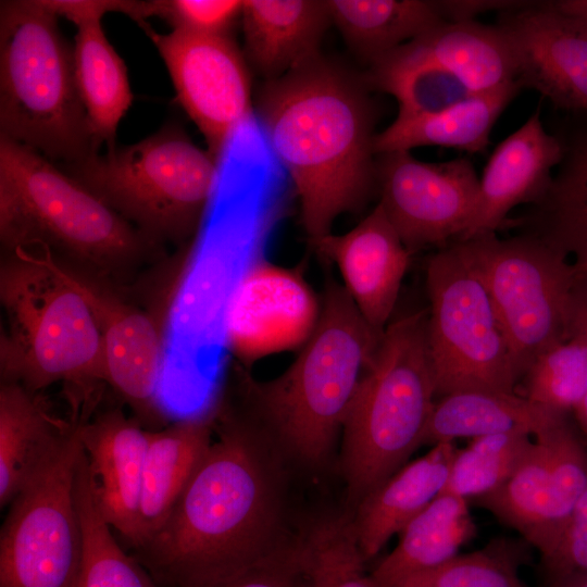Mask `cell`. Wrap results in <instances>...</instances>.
<instances>
[{
	"instance_id": "obj_28",
	"label": "cell",
	"mask_w": 587,
	"mask_h": 587,
	"mask_svg": "<svg viewBox=\"0 0 587 587\" xmlns=\"http://www.w3.org/2000/svg\"><path fill=\"white\" fill-rule=\"evenodd\" d=\"M521 89L519 83H513L491 92L471 95L434 114L395 118L375 135L374 153L410 151L424 146L483 152L496 121Z\"/></svg>"
},
{
	"instance_id": "obj_22",
	"label": "cell",
	"mask_w": 587,
	"mask_h": 587,
	"mask_svg": "<svg viewBox=\"0 0 587 587\" xmlns=\"http://www.w3.org/2000/svg\"><path fill=\"white\" fill-rule=\"evenodd\" d=\"M79 422L61 419L42 392L18 384H0V507L57 455Z\"/></svg>"
},
{
	"instance_id": "obj_19",
	"label": "cell",
	"mask_w": 587,
	"mask_h": 587,
	"mask_svg": "<svg viewBox=\"0 0 587 587\" xmlns=\"http://www.w3.org/2000/svg\"><path fill=\"white\" fill-rule=\"evenodd\" d=\"M79 436L99 509L111 527L135 549L149 430L136 417H127L120 407H98L87 421L80 422Z\"/></svg>"
},
{
	"instance_id": "obj_43",
	"label": "cell",
	"mask_w": 587,
	"mask_h": 587,
	"mask_svg": "<svg viewBox=\"0 0 587 587\" xmlns=\"http://www.w3.org/2000/svg\"><path fill=\"white\" fill-rule=\"evenodd\" d=\"M554 10L587 30V0L550 1Z\"/></svg>"
},
{
	"instance_id": "obj_11",
	"label": "cell",
	"mask_w": 587,
	"mask_h": 587,
	"mask_svg": "<svg viewBox=\"0 0 587 587\" xmlns=\"http://www.w3.org/2000/svg\"><path fill=\"white\" fill-rule=\"evenodd\" d=\"M79 424L9 504L0 533V587H76L83 555L75 492Z\"/></svg>"
},
{
	"instance_id": "obj_13",
	"label": "cell",
	"mask_w": 587,
	"mask_h": 587,
	"mask_svg": "<svg viewBox=\"0 0 587 587\" xmlns=\"http://www.w3.org/2000/svg\"><path fill=\"white\" fill-rule=\"evenodd\" d=\"M173 83L176 101L218 161L238 127L252 112L250 67L232 35L167 34L140 24Z\"/></svg>"
},
{
	"instance_id": "obj_42",
	"label": "cell",
	"mask_w": 587,
	"mask_h": 587,
	"mask_svg": "<svg viewBox=\"0 0 587 587\" xmlns=\"http://www.w3.org/2000/svg\"><path fill=\"white\" fill-rule=\"evenodd\" d=\"M571 337H578L587 341V271L576 272L572 295Z\"/></svg>"
},
{
	"instance_id": "obj_26",
	"label": "cell",
	"mask_w": 587,
	"mask_h": 587,
	"mask_svg": "<svg viewBox=\"0 0 587 587\" xmlns=\"http://www.w3.org/2000/svg\"><path fill=\"white\" fill-rule=\"evenodd\" d=\"M504 228L519 229L562 253L576 272L587 271V134L564 151L546 195Z\"/></svg>"
},
{
	"instance_id": "obj_15",
	"label": "cell",
	"mask_w": 587,
	"mask_h": 587,
	"mask_svg": "<svg viewBox=\"0 0 587 587\" xmlns=\"http://www.w3.org/2000/svg\"><path fill=\"white\" fill-rule=\"evenodd\" d=\"M321 301L302 267H285L266 258L242 278L228 307L225 342L228 355L249 369L254 362L301 349L312 336Z\"/></svg>"
},
{
	"instance_id": "obj_32",
	"label": "cell",
	"mask_w": 587,
	"mask_h": 587,
	"mask_svg": "<svg viewBox=\"0 0 587 587\" xmlns=\"http://www.w3.org/2000/svg\"><path fill=\"white\" fill-rule=\"evenodd\" d=\"M366 83L395 97L396 118L434 114L473 95L410 41L371 63Z\"/></svg>"
},
{
	"instance_id": "obj_8",
	"label": "cell",
	"mask_w": 587,
	"mask_h": 587,
	"mask_svg": "<svg viewBox=\"0 0 587 587\" xmlns=\"http://www.w3.org/2000/svg\"><path fill=\"white\" fill-rule=\"evenodd\" d=\"M60 167L162 247L198 235L213 201L218 160L168 121L137 142Z\"/></svg>"
},
{
	"instance_id": "obj_2",
	"label": "cell",
	"mask_w": 587,
	"mask_h": 587,
	"mask_svg": "<svg viewBox=\"0 0 587 587\" xmlns=\"http://www.w3.org/2000/svg\"><path fill=\"white\" fill-rule=\"evenodd\" d=\"M267 142L299 197L312 243L376 186L375 114L364 85L317 54L265 80L255 100Z\"/></svg>"
},
{
	"instance_id": "obj_34",
	"label": "cell",
	"mask_w": 587,
	"mask_h": 587,
	"mask_svg": "<svg viewBox=\"0 0 587 587\" xmlns=\"http://www.w3.org/2000/svg\"><path fill=\"white\" fill-rule=\"evenodd\" d=\"M532 546L523 538L496 537L482 549L411 574L391 587H527L519 571Z\"/></svg>"
},
{
	"instance_id": "obj_31",
	"label": "cell",
	"mask_w": 587,
	"mask_h": 587,
	"mask_svg": "<svg viewBox=\"0 0 587 587\" xmlns=\"http://www.w3.org/2000/svg\"><path fill=\"white\" fill-rule=\"evenodd\" d=\"M327 4L345 41L369 64L446 22L436 1L328 0Z\"/></svg>"
},
{
	"instance_id": "obj_21",
	"label": "cell",
	"mask_w": 587,
	"mask_h": 587,
	"mask_svg": "<svg viewBox=\"0 0 587 587\" xmlns=\"http://www.w3.org/2000/svg\"><path fill=\"white\" fill-rule=\"evenodd\" d=\"M59 16L76 26L73 62L76 85L92 133L100 146H116L121 120L133 93L127 67L105 36L102 16L121 12L123 1L47 0Z\"/></svg>"
},
{
	"instance_id": "obj_38",
	"label": "cell",
	"mask_w": 587,
	"mask_h": 587,
	"mask_svg": "<svg viewBox=\"0 0 587 587\" xmlns=\"http://www.w3.org/2000/svg\"><path fill=\"white\" fill-rule=\"evenodd\" d=\"M242 1L238 0H153L143 1L145 18L159 16L172 29L199 35H230L241 18Z\"/></svg>"
},
{
	"instance_id": "obj_17",
	"label": "cell",
	"mask_w": 587,
	"mask_h": 587,
	"mask_svg": "<svg viewBox=\"0 0 587 587\" xmlns=\"http://www.w3.org/2000/svg\"><path fill=\"white\" fill-rule=\"evenodd\" d=\"M497 25L512 47L516 82L557 108L587 110V30L550 1L501 11Z\"/></svg>"
},
{
	"instance_id": "obj_14",
	"label": "cell",
	"mask_w": 587,
	"mask_h": 587,
	"mask_svg": "<svg viewBox=\"0 0 587 587\" xmlns=\"http://www.w3.org/2000/svg\"><path fill=\"white\" fill-rule=\"evenodd\" d=\"M375 170L379 203L410 252L444 248L469 229L479 178L467 158L429 163L394 151L378 154Z\"/></svg>"
},
{
	"instance_id": "obj_23",
	"label": "cell",
	"mask_w": 587,
	"mask_h": 587,
	"mask_svg": "<svg viewBox=\"0 0 587 587\" xmlns=\"http://www.w3.org/2000/svg\"><path fill=\"white\" fill-rule=\"evenodd\" d=\"M457 448L432 446L371 490L350 512L359 549L367 562L441 492Z\"/></svg>"
},
{
	"instance_id": "obj_25",
	"label": "cell",
	"mask_w": 587,
	"mask_h": 587,
	"mask_svg": "<svg viewBox=\"0 0 587 587\" xmlns=\"http://www.w3.org/2000/svg\"><path fill=\"white\" fill-rule=\"evenodd\" d=\"M213 438L211 409L149 430L138 503V544L166 521Z\"/></svg>"
},
{
	"instance_id": "obj_3",
	"label": "cell",
	"mask_w": 587,
	"mask_h": 587,
	"mask_svg": "<svg viewBox=\"0 0 587 587\" xmlns=\"http://www.w3.org/2000/svg\"><path fill=\"white\" fill-rule=\"evenodd\" d=\"M382 334L332 279L312 336L282 374L259 380L233 360L223 385L302 476L316 477L337 464L348 408Z\"/></svg>"
},
{
	"instance_id": "obj_27",
	"label": "cell",
	"mask_w": 587,
	"mask_h": 587,
	"mask_svg": "<svg viewBox=\"0 0 587 587\" xmlns=\"http://www.w3.org/2000/svg\"><path fill=\"white\" fill-rule=\"evenodd\" d=\"M410 42L473 95L517 83L512 47L497 24L441 22Z\"/></svg>"
},
{
	"instance_id": "obj_18",
	"label": "cell",
	"mask_w": 587,
	"mask_h": 587,
	"mask_svg": "<svg viewBox=\"0 0 587 587\" xmlns=\"http://www.w3.org/2000/svg\"><path fill=\"white\" fill-rule=\"evenodd\" d=\"M312 246L337 266L341 285L357 309L382 334L395 310L411 253L382 204L378 202L349 232L330 233Z\"/></svg>"
},
{
	"instance_id": "obj_4",
	"label": "cell",
	"mask_w": 587,
	"mask_h": 587,
	"mask_svg": "<svg viewBox=\"0 0 587 587\" xmlns=\"http://www.w3.org/2000/svg\"><path fill=\"white\" fill-rule=\"evenodd\" d=\"M3 253L1 382L35 392L60 383L70 417L85 422L108 385L97 314L74 274L48 252Z\"/></svg>"
},
{
	"instance_id": "obj_9",
	"label": "cell",
	"mask_w": 587,
	"mask_h": 587,
	"mask_svg": "<svg viewBox=\"0 0 587 587\" xmlns=\"http://www.w3.org/2000/svg\"><path fill=\"white\" fill-rule=\"evenodd\" d=\"M480 276L521 380L534 360L570 338L576 271L562 253L517 234L453 240Z\"/></svg>"
},
{
	"instance_id": "obj_44",
	"label": "cell",
	"mask_w": 587,
	"mask_h": 587,
	"mask_svg": "<svg viewBox=\"0 0 587 587\" xmlns=\"http://www.w3.org/2000/svg\"><path fill=\"white\" fill-rule=\"evenodd\" d=\"M580 430L587 437V392L573 410Z\"/></svg>"
},
{
	"instance_id": "obj_16",
	"label": "cell",
	"mask_w": 587,
	"mask_h": 587,
	"mask_svg": "<svg viewBox=\"0 0 587 587\" xmlns=\"http://www.w3.org/2000/svg\"><path fill=\"white\" fill-rule=\"evenodd\" d=\"M71 272L101 326L107 384L141 424L160 420L165 414L161 404L164 319L126 301L116 286Z\"/></svg>"
},
{
	"instance_id": "obj_39",
	"label": "cell",
	"mask_w": 587,
	"mask_h": 587,
	"mask_svg": "<svg viewBox=\"0 0 587 587\" xmlns=\"http://www.w3.org/2000/svg\"><path fill=\"white\" fill-rule=\"evenodd\" d=\"M541 562L550 585L587 572V489Z\"/></svg>"
},
{
	"instance_id": "obj_35",
	"label": "cell",
	"mask_w": 587,
	"mask_h": 587,
	"mask_svg": "<svg viewBox=\"0 0 587 587\" xmlns=\"http://www.w3.org/2000/svg\"><path fill=\"white\" fill-rule=\"evenodd\" d=\"M313 587H378L357 544L350 512L326 510L312 516L304 541Z\"/></svg>"
},
{
	"instance_id": "obj_1",
	"label": "cell",
	"mask_w": 587,
	"mask_h": 587,
	"mask_svg": "<svg viewBox=\"0 0 587 587\" xmlns=\"http://www.w3.org/2000/svg\"><path fill=\"white\" fill-rule=\"evenodd\" d=\"M212 441L164 524L134 557L161 587H201L303 546L302 475L221 387Z\"/></svg>"
},
{
	"instance_id": "obj_24",
	"label": "cell",
	"mask_w": 587,
	"mask_h": 587,
	"mask_svg": "<svg viewBox=\"0 0 587 587\" xmlns=\"http://www.w3.org/2000/svg\"><path fill=\"white\" fill-rule=\"evenodd\" d=\"M240 21L243 55L265 82L320 54L332 17L323 0H245Z\"/></svg>"
},
{
	"instance_id": "obj_40",
	"label": "cell",
	"mask_w": 587,
	"mask_h": 587,
	"mask_svg": "<svg viewBox=\"0 0 587 587\" xmlns=\"http://www.w3.org/2000/svg\"><path fill=\"white\" fill-rule=\"evenodd\" d=\"M304 544L232 576L201 587H310Z\"/></svg>"
},
{
	"instance_id": "obj_30",
	"label": "cell",
	"mask_w": 587,
	"mask_h": 587,
	"mask_svg": "<svg viewBox=\"0 0 587 587\" xmlns=\"http://www.w3.org/2000/svg\"><path fill=\"white\" fill-rule=\"evenodd\" d=\"M475 533L469 501L439 494L401 530L397 546L370 573L378 587H391L452 559Z\"/></svg>"
},
{
	"instance_id": "obj_7",
	"label": "cell",
	"mask_w": 587,
	"mask_h": 587,
	"mask_svg": "<svg viewBox=\"0 0 587 587\" xmlns=\"http://www.w3.org/2000/svg\"><path fill=\"white\" fill-rule=\"evenodd\" d=\"M0 137L60 166L99 153L76 85L73 46L47 0L1 1Z\"/></svg>"
},
{
	"instance_id": "obj_5",
	"label": "cell",
	"mask_w": 587,
	"mask_h": 587,
	"mask_svg": "<svg viewBox=\"0 0 587 587\" xmlns=\"http://www.w3.org/2000/svg\"><path fill=\"white\" fill-rule=\"evenodd\" d=\"M0 240L3 252L45 251L71 271L113 286L161 249L57 163L4 137Z\"/></svg>"
},
{
	"instance_id": "obj_37",
	"label": "cell",
	"mask_w": 587,
	"mask_h": 587,
	"mask_svg": "<svg viewBox=\"0 0 587 587\" xmlns=\"http://www.w3.org/2000/svg\"><path fill=\"white\" fill-rule=\"evenodd\" d=\"M523 397L569 414L587 392V341L571 337L541 352L523 377Z\"/></svg>"
},
{
	"instance_id": "obj_20",
	"label": "cell",
	"mask_w": 587,
	"mask_h": 587,
	"mask_svg": "<svg viewBox=\"0 0 587 587\" xmlns=\"http://www.w3.org/2000/svg\"><path fill=\"white\" fill-rule=\"evenodd\" d=\"M564 151L561 141L545 130L540 112L536 110L491 153L479 178L474 217L459 239L497 233L505 227L515 207L540 201L552 184V168L561 163Z\"/></svg>"
},
{
	"instance_id": "obj_33",
	"label": "cell",
	"mask_w": 587,
	"mask_h": 587,
	"mask_svg": "<svg viewBox=\"0 0 587 587\" xmlns=\"http://www.w3.org/2000/svg\"><path fill=\"white\" fill-rule=\"evenodd\" d=\"M83 555L76 587H161L133 555L117 542L102 515L84 449L76 473Z\"/></svg>"
},
{
	"instance_id": "obj_46",
	"label": "cell",
	"mask_w": 587,
	"mask_h": 587,
	"mask_svg": "<svg viewBox=\"0 0 587 587\" xmlns=\"http://www.w3.org/2000/svg\"><path fill=\"white\" fill-rule=\"evenodd\" d=\"M310 580H311V578H310ZM310 587H313L312 582H311V584H310Z\"/></svg>"
},
{
	"instance_id": "obj_36",
	"label": "cell",
	"mask_w": 587,
	"mask_h": 587,
	"mask_svg": "<svg viewBox=\"0 0 587 587\" xmlns=\"http://www.w3.org/2000/svg\"><path fill=\"white\" fill-rule=\"evenodd\" d=\"M523 429L473 438L457 449L448 479L440 494L475 500L488 495L510 477L532 444Z\"/></svg>"
},
{
	"instance_id": "obj_41",
	"label": "cell",
	"mask_w": 587,
	"mask_h": 587,
	"mask_svg": "<svg viewBox=\"0 0 587 587\" xmlns=\"http://www.w3.org/2000/svg\"><path fill=\"white\" fill-rule=\"evenodd\" d=\"M441 17L446 22L473 21L476 14L485 11H507L526 4L528 1L465 0L436 1Z\"/></svg>"
},
{
	"instance_id": "obj_12",
	"label": "cell",
	"mask_w": 587,
	"mask_h": 587,
	"mask_svg": "<svg viewBox=\"0 0 587 587\" xmlns=\"http://www.w3.org/2000/svg\"><path fill=\"white\" fill-rule=\"evenodd\" d=\"M534 437L505 483L474 502L542 557L587 489V447L567 415Z\"/></svg>"
},
{
	"instance_id": "obj_6",
	"label": "cell",
	"mask_w": 587,
	"mask_h": 587,
	"mask_svg": "<svg viewBox=\"0 0 587 587\" xmlns=\"http://www.w3.org/2000/svg\"><path fill=\"white\" fill-rule=\"evenodd\" d=\"M435 401L427 311H419L386 326L348 408L337 467L349 512L422 446Z\"/></svg>"
},
{
	"instance_id": "obj_10",
	"label": "cell",
	"mask_w": 587,
	"mask_h": 587,
	"mask_svg": "<svg viewBox=\"0 0 587 587\" xmlns=\"http://www.w3.org/2000/svg\"><path fill=\"white\" fill-rule=\"evenodd\" d=\"M426 287L436 398L467 390L514 392L521 378L490 296L455 241L428 259Z\"/></svg>"
},
{
	"instance_id": "obj_29",
	"label": "cell",
	"mask_w": 587,
	"mask_h": 587,
	"mask_svg": "<svg viewBox=\"0 0 587 587\" xmlns=\"http://www.w3.org/2000/svg\"><path fill=\"white\" fill-rule=\"evenodd\" d=\"M514 392L467 390L435 401L423 445L523 429L536 436L561 417Z\"/></svg>"
},
{
	"instance_id": "obj_45",
	"label": "cell",
	"mask_w": 587,
	"mask_h": 587,
	"mask_svg": "<svg viewBox=\"0 0 587 587\" xmlns=\"http://www.w3.org/2000/svg\"><path fill=\"white\" fill-rule=\"evenodd\" d=\"M549 587H587V572L554 583Z\"/></svg>"
}]
</instances>
